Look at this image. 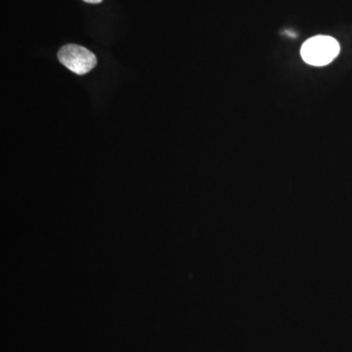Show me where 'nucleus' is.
<instances>
[{
  "label": "nucleus",
  "instance_id": "7ed1b4c3",
  "mask_svg": "<svg viewBox=\"0 0 352 352\" xmlns=\"http://www.w3.org/2000/svg\"><path fill=\"white\" fill-rule=\"evenodd\" d=\"M83 1L90 4H98L101 3V2L103 1V0H83Z\"/></svg>",
  "mask_w": 352,
  "mask_h": 352
},
{
  "label": "nucleus",
  "instance_id": "f03ea898",
  "mask_svg": "<svg viewBox=\"0 0 352 352\" xmlns=\"http://www.w3.org/2000/svg\"><path fill=\"white\" fill-rule=\"evenodd\" d=\"M60 63L78 76L89 73L97 65L96 56L78 44H67L58 52Z\"/></svg>",
  "mask_w": 352,
  "mask_h": 352
},
{
  "label": "nucleus",
  "instance_id": "f257e3e1",
  "mask_svg": "<svg viewBox=\"0 0 352 352\" xmlns=\"http://www.w3.org/2000/svg\"><path fill=\"white\" fill-rule=\"evenodd\" d=\"M340 51L339 41L330 36H312L300 48L303 61L311 66L322 67L330 64Z\"/></svg>",
  "mask_w": 352,
  "mask_h": 352
}]
</instances>
